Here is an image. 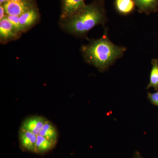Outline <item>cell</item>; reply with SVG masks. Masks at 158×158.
Instances as JSON below:
<instances>
[{
    "label": "cell",
    "mask_w": 158,
    "mask_h": 158,
    "mask_svg": "<svg viewBox=\"0 0 158 158\" xmlns=\"http://www.w3.org/2000/svg\"><path fill=\"white\" fill-rule=\"evenodd\" d=\"M105 9L100 0H95L77 14L65 19V28L74 34L83 35L105 20Z\"/></svg>",
    "instance_id": "1"
},
{
    "label": "cell",
    "mask_w": 158,
    "mask_h": 158,
    "mask_svg": "<svg viewBox=\"0 0 158 158\" xmlns=\"http://www.w3.org/2000/svg\"><path fill=\"white\" fill-rule=\"evenodd\" d=\"M125 50L124 48L115 45L108 38L103 37L86 46L84 52L88 62L103 71L121 57Z\"/></svg>",
    "instance_id": "2"
},
{
    "label": "cell",
    "mask_w": 158,
    "mask_h": 158,
    "mask_svg": "<svg viewBox=\"0 0 158 158\" xmlns=\"http://www.w3.org/2000/svg\"><path fill=\"white\" fill-rule=\"evenodd\" d=\"M19 129L29 131L36 136L46 138L56 144L59 134L56 127L48 119L44 116H29L23 121Z\"/></svg>",
    "instance_id": "3"
},
{
    "label": "cell",
    "mask_w": 158,
    "mask_h": 158,
    "mask_svg": "<svg viewBox=\"0 0 158 158\" xmlns=\"http://www.w3.org/2000/svg\"><path fill=\"white\" fill-rule=\"evenodd\" d=\"M6 15L19 16L35 7L33 0L13 1L3 4Z\"/></svg>",
    "instance_id": "4"
},
{
    "label": "cell",
    "mask_w": 158,
    "mask_h": 158,
    "mask_svg": "<svg viewBox=\"0 0 158 158\" xmlns=\"http://www.w3.org/2000/svg\"><path fill=\"white\" fill-rule=\"evenodd\" d=\"M61 18L65 19L74 15L85 8V0H61Z\"/></svg>",
    "instance_id": "5"
},
{
    "label": "cell",
    "mask_w": 158,
    "mask_h": 158,
    "mask_svg": "<svg viewBox=\"0 0 158 158\" xmlns=\"http://www.w3.org/2000/svg\"><path fill=\"white\" fill-rule=\"evenodd\" d=\"M19 138L20 146L23 150L36 153L37 137L29 131L19 129Z\"/></svg>",
    "instance_id": "6"
},
{
    "label": "cell",
    "mask_w": 158,
    "mask_h": 158,
    "mask_svg": "<svg viewBox=\"0 0 158 158\" xmlns=\"http://www.w3.org/2000/svg\"><path fill=\"white\" fill-rule=\"evenodd\" d=\"M19 32L15 29L7 17L0 21V37L2 40H7L17 37Z\"/></svg>",
    "instance_id": "7"
},
{
    "label": "cell",
    "mask_w": 158,
    "mask_h": 158,
    "mask_svg": "<svg viewBox=\"0 0 158 158\" xmlns=\"http://www.w3.org/2000/svg\"><path fill=\"white\" fill-rule=\"evenodd\" d=\"M39 13L36 7L26 11L19 16V21L23 31L28 28L37 21Z\"/></svg>",
    "instance_id": "8"
},
{
    "label": "cell",
    "mask_w": 158,
    "mask_h": 158,
    "mask_svg": "<svg viewBox=\"0 0 158 158\" xmlns=\"http://www.w3.org/2000/svg\"><path fill=\"white\" fill-rule=\"evenodd\" d=\"M138 11L149 14L157 11L158 0H133Z\"/></svg>",
    "instance_id": "9"
},
{
    "label": "cell",
    "mask_w": 158,
    "mask_h": 158,
    "mask_svg": "<svg viewBox=\"0 0 158 158\" xmlns=\"http://www.w3.org/2000/svg\"><path fill=\"white\" fill-rule=\"evenodd\" d=\"M36 153L44 154L53 149L56 144L46 138L41 136H37Z\"/></svg>",
    "instance_id": "10"
},
{
    "label": "cell",
    "mask_w": 158,
    "mask_h": 158,
    "mask_svg": "<svg viewBox=\"0 0 158 158\" xmlns=\"http://www.w3.org/2000/svg\"><path fill=\"white\" fill-rule=\"evenodd\" d=\"M115 6L121 14H129L134 10L135 4L133 0H115Z\"/></svg>",
    "instance_id": "11"
},
{
    "label": "cell",
    "mask_w": 158,
    "mask_h": 158,
    "mask_svg": "<svg viewBox=\"0 0 158 158\" xmlns=\"http://www.w3.org/2000/svg\"><path fill=\"white\" fill-rule=\"evenodd\" d=\"M152 68L150 75L149 83L147 89L154 88L156 91L158 90V59H153L152 61Z\"/></svg>",
    "instance_id": "12"
},
{
    "label": "cell",
    "mask_w": 158,
    "mask_h": 158,
    "mask_svg": "<svg viewBox=\"0 0 158 158\" xmlns=\"http://www.w3.org/2000/svg\"><path fill=\"white\" fill-rule=\"evenodd\" d=\"M6 17L11 22V24L13 25L14 27L19 32L23 31L21 26L20 25V23L19 16H15V15H7Z\"/></svg>",
    "instance_id": "13"
},
{
    "label": "cell",
    "mask_w": 158,
    "mask_h": 158,
    "mask_svg": "<svg viewBox=\"0 0 158 158\" xmlns=\"http://www.w3.org/2000/svg\"><path fill=\"white\" fill-rule=\"evenodd\" d=\"M148 98L152 104L158 107V91L154 93H148Z\"/></svg>",
    "instance_id": "14"
},
{
    "label": "cell",
    "mask_w": 158,
    "mask_h": 158,
    "mask_svg": "<svg viewBox=\"0 0 158 158\" xmlns=\"http://www.w3.org/2000/svg\"><path fill=\"white\" fill-rule=\"evenodd\" d=\"M5 14H6L4 6L3 5H1L0 6V20L6 17L5 16Z\"/></svg>",
    "instance_id": "15"
},
{
    "label": "cell",
    "mask_w": 158,
    "mask_h": 158,
    "mask_svg": "<svg viewBox=\"0 0 158 158\" xmlns=\"http://www.w3.org/2000/svg\"><path fill=\"white\" fill-rule=\"evenodd\" d=\"M134 158H142L141 157L140 154L138 152H136L135 153V156H134Z\"/></svg>",
    "instance_id": "16"
},
{
    "label": "cell",
    "mask_w": 158,
    "mask_h": 158,
    "mask_svg": "<svg viewBox=\"0 0 158 158\" xmlns=\"http://www.w3.org/2000/svg\"><path fill=\"white\" fill-rule=\"evenodd\" d=\"M9 1L10 0H0V4L1 5H3L7 2H9Z\"/></svg>",
    "instance_id": "17"
},
{
    "label": "cell",
    "mask_w": 158,
    "mask_h": 158,
    "mask_svg": "<svg viewBox=\"0 0 158 158\" xmlns=\"http://www.w3.org/2000/svg\"><path fill=\"white\" fill-rule=\"evenodd\" d=\"M13 1H30V0H11Z\"/></svg>",
    "instance_id": "18"
}]
</instances>
